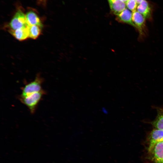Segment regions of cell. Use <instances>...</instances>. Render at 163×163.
Listing matches in <instances>:
<instances>
[{"instance_id":"obj_1","label":"cell","mask_w":163,"mask_h":163,"mask_svg":"<svg viewBox=\"0 0 163 163\" xmlns=\"http://www.w3.org/2000/svg\"><path fill=\"white\" fill-rule=\"evenodd\" d=\"M44 93L43 91L34 93L21 97V100L22 102L28 108L31 113H33Z\"/></svg>"},{"instance_id":"obj_2","label":"cell","mask_w":163,"mask_h":163,"mask_svg":"<svg viewBox=\"0 0 163 163\" xmlns=\"http://www.w3.org/2000/svg\"><path fill=\"white\" fill-rule=\"evenodd\" d=\"M42 80L39 77L26 85L22 88L21 97H23L31 94L43 90L42 88Z\"/></svg>"},{"instance_id":"obj_3","label":"cell","mask_w":163,"mask_h":163,"mask_svg":"<svg viewBox=\"0 0 163 163\" xmlns=\"http://www.w3.org/2000/svg\"><path fill=\"white\" fill-rule=\"evenodd\" d=\"M9 26L10 30H14L27 27L25 15L21 10H18L10 21Z\"/></svg>"},{"instance_id":"obj_4","label":"cell","mask_w":163,"mask_h":163,"mask_svg":"<svg viewBox=\"0 0 163 163\" xmlns=\"http://www.w3.org/2000/svg\"><path fill=\"white\" fill-rule=\"evenodd\" d=\"M148 151L152 160L156 163H163V141L158 142Z\"/></svg>"},{"instance_id":"obj_5","label":"cell","mask_w":163,"mask_h":163,"mask_svg":"<svg viewBox=\"0 0 163 163\" xmlns=\"http://www.w3.org/2000/svg\"><path fill=\"white\" fill-rule=\"evenodd\" d=\"M145 18L138 11L133 12L132 19L135 28L137 29L140 36L144 35L145 29Z\"/></svg>"},{"instance_id":"obj_6","label":"cell","mask_w":163,"mask_h":163,"mask_svg":"<svg viewBox=\"0 0 163 163\" xmlns=\"http://www.w3.org/2000/svg\"><path fill=\"white\" fill-rule=\"evenodd\" d=\"M112 12L117 16L126 8L125 2L121 0H108Z\"/></svg>"},{"instance_id":"obj_7","label":"cell","mask_w":163,"mask_h":163,"mask_svg":"<svg viewBox=\"0 0 163 163\" xmlns=\"http://www.w3.org/2000/svg\"><path fill=\"white\" fill-rule=\"evenodd\" d=\"M132 14L133 13L130 10L126 8L117 15V19L120 22L127 24L135 28L132 19Z\"/></svg>"},{"instance_id":"obj_8","label":"cell","mask_w":163,"mask_h":163,"mask_svg":"<svg viewBox=\"0 0 163 163\" xmlns=\"http://www.w3.org/2000/svg\"><path fill=\"white\" fill-rule=\"evenodd\" d=\"M149 139V144L148 149L157 143L163 141V130L156 129H154L150 134Z\"/></svg>"},{"instance_id":"obj_9","label":"cell","mask_w":163,"mask_h":163,"mask_svg":"<svg viewBox=\"0 0 163 163\" xmlns=\"http://www.w3.org/2000/svg\"><path fill=\"white\" fill-rule=\"evenodd\" d=\"M25 16L27 26L37 25L40 27L42 26L40 18L34 12L28 11L25 14Z\"/></svg>"},{"instance_id":"obj_10","label":"cell","mask_w":163,"mask_h":163,"mask_svg":"<svg viewBox=\"0 0 163 163\" xmlns=\"http://www.w3.org/2000/svg\"><path fill=\"white\" fill-rule=\"evenodd\" d=\"M10 33L17 40L22 41L26 39L29 37L28 26L14 30H10Z\"/></svg>"},{"instance_id":"obj_11","label":"cell","mask_w":163,"mask_h":163,"mask_svg":"<svg viewBox=\"0 0 163 163\" xmlns=\"http://www.w3.org/2000/svg\"><path fill=\"white\" fill-rule=\"evenodd\" d=\"M137 11L141 14L145 18H149L151 16V10L148 2L143 0L137 7Z\"/></svg>"},{"instance_id":"obj_12","label":"cell","mask_w":163,"mask_h":163,"mask_svg":"<svg viewBox=\"0 0 163 163\" xmlns=\"http://www.w3.org/2000/svg\"><path fill=\"white\" fill-rule=\"evenodd\" d=\"M157 111V117L152 124L156 129L163 130V109L159 108Z\"/></svg>"},{"instance_id":"obj_13","label":"cell","mask_w":163,"mask_h":163,"mask_svg":"<svg viewBox=\"0 0 163 163\" xmlns=\"http://www.w3.org/2000/svg\"><path fill=\"white\" fill-rule=\"evenodd\" d=\"M29 32V37L34 39H37L41 33V27L37 25L27 26Z\"/></svg>"},{"instance_id":"obj_14","label":"cell","mask_w":163,"mask_h":163,"mask_svg":"<svg viewBox=\"0 0 163 163\" xmlns=\"http://www.w3.org/2000/svg\"><path fill=\"white\" fill-rule=\"evenodd\" d=\"M137 4L136 0H128L126 2V6L128 9L133 12L136 11Z\"/></svg>"},{"instance_id":"obj_15","label":"cell","mask_w":163,"mask_h":163,"mask_svg":"<svg viewBox=\"0 0 163 163\" xmlns=\"http://www.w3.org/2000/svg\"><path fill=\"white\" fill-rule=\"evenodd\" d=\"M137 3L139 4L144 0H136Z\"/></svg>"},{"instance_id":"obj_16","label":"cell","mask_w":163,"mask_h":163,"mask_svg":"<svg viewBox=\"0 0 163 163\" xmlns=\"http://www.w3.org/2000/svg\"><path fill=\"white\" fill-rule=\"evenodd\" d=\"M124 2H126L128 0H121Z\"/></svg>"}]
</instances>
